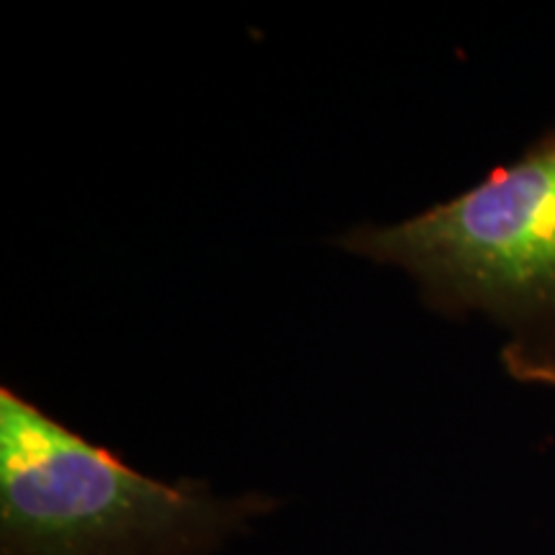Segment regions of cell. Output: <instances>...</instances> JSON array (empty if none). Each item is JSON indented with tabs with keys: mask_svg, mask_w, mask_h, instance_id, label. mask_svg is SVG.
I'll use <instances>...</instances> for the list:
<instances>
[{
	"mask_svg": "<svg viewBox=\"0 0 555 555\" xmlns=\"http://www.w3.org/2000/svg\"><path fill=\"white\" fill-rule=\"evenodd\" d=\"M275 506L262 491L159 481L0 391V555H219Z\"/></svg>",
	"mask_w": 555,
	"mask_h": 555,
	"instance_id": "cell-1",
	"label": "cell"
},
{
	"mask_svg": "<svg viewBox=\"0 0 555 555\" xmlns=\"http://www.w3.org/2000/svg\"><path fill=\"white\" fill-rule=\"evenodd\" d=\"M337 245L404 270L437 314L491 319L509 376L555 386V131L474 189Z\"/></svg>",
	"mask_w": 555,
	"mask_h": 555,
	"instance_id": "cell-2",
	"label": "cell"
}]
</instances>
